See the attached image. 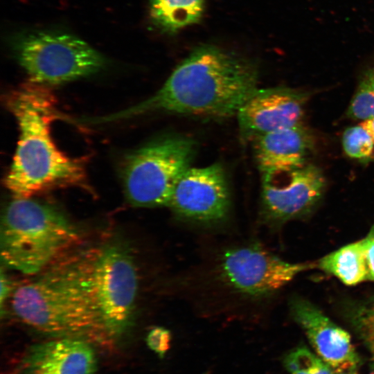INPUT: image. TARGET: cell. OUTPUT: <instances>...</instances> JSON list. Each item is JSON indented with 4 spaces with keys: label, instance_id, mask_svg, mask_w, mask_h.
I'll return each instance as SVG.
<instances>
[{
    "label": "cell",
    "instance_id": "6da1fadb",
    "mask_svg": "<svg viewBox=\"0 0 374 374\" xmlns=\"http://www.w3.org/2000/svg\"><path fill=\"white\" fill-rule=\"evenodd\" d=\"M255 65L217 47L195 48L150 98L107 120L150 112L213 118L236 115L257 88Z\"/></svg>",
    "mask_w": 374,
    "mask_h": 374
},
{
    "label": "cell",
    "instance_id": "7a4b0ae2",
    "mask_svg": "<svg viewBox=\"0 0 374 374\" xmlns=\"http://www.w3.org/2000/svg\"><path fill=\"white\" fill-rule=\"evenodd\" d=\"M45 85L32 82L11 90L6 105L15 118L19 136L5 178L15 197L28 198L57 188L86 185L84 160L64 154L51 136V124L60 116L56 100Z\"/></svg>",
    "mask_w": 374,
    "mask_h": 374
},
{
    "label": "cell",
    "instance_id": "3957f363",
    "mask_svg": "<svg viewBox=\"0 0 374 374\" xmlns=\"http://www.w3.org/2000/svg\"><path fill=\"white\" fill-rule=\"evenodd\" d=\"M40 273L13 292L15 315L55 338L80 339L108 349L114 347L91 300L86 250L72 255L65 253Z\"/></svg>",
    "mask_w": 374,
    "mask_h": 374
},
{
    "label": "cell",
    "instance_id": "277c9868",
    "mask_svg": "<svg viewBox=\"0 0 374 374\" xmlns=\"http://www.w3.org/2000/svg\"><path fill=\"white\" fill-rule=\"evenodd\" d=\"M78 240L75 227L55 206L32 197L10 202L1 222V258L24 274L40 273Z\"/></svg>",
    "mask_w": 374,
    "mask_h": 374
},
{
    "label": "cell",
    "instance_id": "5b68a950",
    "mask_svg": "<svg viewBox=\"0 0 374 374\" xmlns=\"http://www.w3.org/2000/svg\"><path fill=\"white\" fill-rule=\"evenodd\" d=\"M89 291L98 319L114 346L133 323L139 290L130 249L112 240L86 250Z\"/></svg>",
    "mask_w": 374,
    "mask_h": 374
},
{
    "label": "cell",
    "instance_id": "8992f818",
    "mask_svg": "<svg viewBox=\"0 0 374 374\" xmlns=\"http://www.w3.org/2000/svg\"><path fill=\"white\" fill-rule=\"evenodd\" d=\"M195 150L193 140L171 136L153 141L126 156L122 177L128 202L138 207L169 206L174 188L190 167Z\"/></svg>",
    "mask_w": 374,
    "mask_h": 374
},
{
    "label": "cell",
    "instance_id": "52a82bcc",
    "mask_svg": "<svg viewBox=\"0 0 374 374\" xmlns=\"http://www.w3.org/2000/svg\"><path fill=\"white\" fill-rule=\"evenodd\" d=\"M17 60L32 82L60 84L101 70L105 58L82 39L70 34L30 31L11 39Z\"/></svg>",
    "mask_w": 374,
    "mask_h": 374
},
{
    "label": "cell",
    "instance_id": "ba28073f",
    "mask_svg": "<svg viewBox=\"0 0 374 374\" xmlns=\"http://www.w3.org/2000/svg\"><path fill=\"white\" fill-rule=\"evenodd\" d=\"M317 262L291 263L262 247L249 244L231 248L219 260L220 279L234 291L250 297L267 296L292 281Z\"/></svg>",
    "mask_w": 374,
    "mask_h": 374
},
{
    "label": "cell",
    "instance_id": "9c48e42d",
    "mask_svg": "<svg viewBox=\"0 0 374 374\" xmlns=\"http://www.w3.org/2000/svg\"><path fill=\"white\" fill-rule=\"evenodd\" d=\"M326 186L317 166L262 174L261 215L269 223L280 224L309 215L321 202Z\"/></svg>",
    "mask_w": 374,
    "mask_h": 374
},
{
    "label": "cell",
    "instance_id": "30bf717a",
    "mask_svg": "<svg viewBox=\"0 0 374 374\" xmlns=\"http://www.w3.org/2000/svg\"><path fill=\"white\" fill-rule=\"evenodd\" d=\"M169 207L177 216L199 224L224 220L230 211L231 196L223 167L216 163L189 167L176 184Z\"/></svg>",
    "mask_w": 374,
    "mask_h": 374
},
{
    "label": "cell",
    "instance_id": "8fae6325",
    "mask_svg": "<svg viewBox=\"0 0 374 374\" xmlns=\"http://www.w3.org/2000/svg\"><path fill=\"white\" fill-rule=\"evenodd\" d=\"M309 94L299 89L277 87L256 89L236 116L242 137H256L302 123Z\"/></svg>",
    "mask_w": 374,
    "mask_h": 374
},
{
    "label": "cell",
    "instance_id": "7c38bea8",
    "mask_svg": "<svg viewBox=\"0 0 374 374\" xmlns=\"http://www.w3.org/2000/svg\"><path fill=\"white\" fill-rule=\"evenodd\" d=\"M290 310L321 357L337 373L355 371L359 357L350 335L316 305L301 297L291 299Z\"/></svg>",
    "mask_w": 374,
    "mask_h": 374
},
{
    "label": "cell",
    "instance_id": "4fadbf2b",
    "mask_svg": "<svg viewBox=\"0 0 374 374\" xmlns=\"http://www.w3.org/2000/svg\"><path fill=\"white\" fill-rule=\"evenodd\" d=\"M92 344L80 339L54 338L32 346L14 374H98Z\"/></svg>",
    "mask_w": 374,
    "mask_h": 374
},
{
    "label": "cell",
    "instance_id": "5bb4252c",
    "mask_svg": "<svg viewBox=\"0 0 374 374\" xmlns=\"http://www.w3.org/2000/svg\"><path fill=\"white\" fill-rule=\"evenodd\" d=\"M252 141L256 163L262 174L305 166L314 145L312 133L303 123L260 135Z\"/></svg>",
    "mask_w": 374,
    "mask_h": 374
},
{
    "label": "cell",
    "instance_id": "9a60e30c",
    "mask_svg": "<svg viewBox=\"0 0 374 374\" xmlns=\"http://www.w3.org/2000/svg\"><path fill=\"white\" fill-rule=\"evenodd\" d=\"M317 267L353 286L368 280L362 240L346 244L317 262Z\"/></svg>",
    "mask_w": 374,
    "mask_h": 374
},
{
    "label": "cell",
    "instance_id": "2e32d148",
    "mask_svg": "<svg viewBox=\"0 0 374 374\" xmlns=\"http://www.w3.org/2000/svg\"><path fill=\"white\" fill-rule=\"evenodd\" d=\"M204 2L205 0H150V16L161 30L175 33L199 20Z\"/></svg>",
    "mask_w": 374,
    "mask_h": 374
},
{
    "label": "cell",
    "instance_id": "e0dca14e",
    "mask_svg": "<svg viewBox=\"0 0 374 374\" xmlns=\"http://www.w3.org/2000/svg\"><path fill=\"white\" fill-rule=\"evenodd\" d=\"M346 317L365 346L372 374H374V294L350 304Z\"/></svg>",
    "mask_w": 374,
    "mask_h": 374
},
{
    "label": "cell",
    "instance_id": "ac0fdd59",
    "mask_svg": "<svg viewBox=\"0 0 374 374\" xmlns=\"http://www.w3.org/2000/svg\"><path fill=\"white\" fill-rule=\"evenodd\" d=\"M347 115L361 121L374 118V64L362 72Z\"/></svg>",
    "mask_w": 374,
    "mask_h": 374
},
{
    "label": "cell",
    "instance_id": "d6986e66",
    "mask_svg": "<svg viewBox=\"0 0 374 374\" xmlns=\"http://www.w3.org/2000/svg\"><path fill=\"white\" fill-rule=\"evenodd\" d=\"M341 141L344 151L349 157L363 161L374 158V141L362 122L346 129Z\"/></svg>",
    "mask_w": 374,
    "mask_h": 374
},
{
    "label": "cell",
    "instance_id": "ffe728a7",
    "mask_svg": "<svg viewBox=\"0 0 374 374\" xmlns=\"http://www.w3.org/2000/svg\"><path fill=\"white\" fill-rule=\"evenodd\" d=\"M284 364L291 374H333L332 369L321 357L305 347L292 350Z\"/></svg>",
    "mask_w": 374,
    "mask_h": 374
},
{
    "label": "cell",
    "instance_id": "44dd1931",
    "mask_svg": "<svg viewBox=\"0 0 374 374\" xmlns=\"http://www.w3.org/2000/svg\"><path fill=\"white\" fill-rule=\"evenodd\" d=\"M172 335L163 327L152 328L146 336V344L149 348L160 357H163L170 348Z\"/></svg>",
    "mask_w": 374,
    "mask_h": 374
},
{
    "label": "cell",
    "instance_id": "7402d4cb",
    "mask_svg": "<svg viewBox=\"0 0 374 374\" xmlns=\"http://www.w3.org/2000/svg\"><path fill=\"white\" fill-rule=\"evenodd\" d=\"M366 256L368 280L374 281V224L362 239Z\"/></svg>",
    "mask_w": 374,
    "mask_h": 374
},
{
    "label": "cell",
    "instance_id": "603a6c76",
    "mask_svg": "<svg viewBox=\"0 0 374 374\" xmlns=\"http://www.w3.org/2000/svg\"><path fill=\"white\" fill-rule=\"evenodd\" d=\"M11 286L10 282L8 280L6 274H3L1 271V308L3 305V302L8 298L10 295Z\"/></svg>",
    "mask_w": 374,
    "mask_h": 374
},
{
    "label": "cell",
    "instance_id": "cb8c5ba5",
    "mask_svg": "<svg viewBox=\"0 0 374 374\" xmlns=\"http://www.w3.org/2000/svg\"><path fill=\"white\" fill-rule=\"evenodd\" d=\"M361 122H362L366 127L374 141V118L368 119Z\"/></svg>",
    "mask_w": 374,
    "mask_h": 374
},
{
    "label": "cell",
    "instance_id": "d4e9b609",
    "mask_svg": "<svg viewBox=\"0 0 374 374\" xmlns=\"http://www.w3.org/2000/svg\"><path fill=\"white\" fill-rule=\"evenodd\" d=\"M337 374H357V373H356V370H355V371H345V372L339 373Z\"/></svg>",
    "mask_w": 374,
    "mask_h": 374
}]
</instances>
